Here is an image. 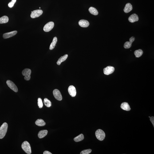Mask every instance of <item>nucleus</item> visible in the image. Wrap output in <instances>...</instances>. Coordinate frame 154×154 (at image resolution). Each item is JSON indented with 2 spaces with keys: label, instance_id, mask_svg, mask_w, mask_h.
Wrapping results in <instances>:
<instances>
[{
  "label": "nucleus",
  "instance_id": "nucleus-1",
  "mask_svg": "<svg viewBox=\"0 0 154 154\" xmlns=\"http://www.w3.org/2000/svg\"><path fill=\"white\" fill-rule=\"evenodd\" d=\"M8 127L7 123L4 122L0 127V139H2L4 137L7 132Z\"/></svg>",
  "mask_w": 154,
  "mask_h": 154
},
{
  "label": "nucleus",
  "instance_id": "nucleus-2",
  "mask_svg": "<svg viewBox=\"0 0 154 154\" xmlns=\"http://www.w3.org/2000/svg\"><path fill=\"white\" fill-rule=\"evenodd\" d=\"M21 148L25 152L28 154L32 153L31 148L30 144L27 141L24 142L21 145Z\"/></svg>",
  "mask_w": 154,
  "mask_h": 154
},
{
  "label": "nucleus",
  "instance_id": "nucleus-3",
  "mask_svg": "<svg viewBox=\"0 0 154 154\" xmlns=\"http://www.w3.org/2000/svg\"><path fill=\"white\" fill-rule=\"evenodd\" d=\"M95 135L97 138L100 141L104 140L105 137V132L101 129H98L96 131Z\"/></svg>",
  "mask_w": 154,
  "mask_h": 154
},
{
  "label": "nucleus",
  "instance_id": "nucleus-4",
  "mask_svg": "<svg viewBox=\"0 0 154 154\" xmlns=\"http://www.w3.org/2000/svg\"><path fill=\"white\" fill-rule=\"evenodd\" d=\"M31 70L30 69L26 68L24 69L22 71L23 75L25 76L24 79L26 81H29L31 78Z\"/></svg>",
  "mask_w": 154,
  "mask_h": 154
},
{
  "label": "nucleus",
  "instance_id": "nucleus-5",
  "mask_svg": "<svg viewBox=\"0 0 154 154\" xmlns=\"http://www.w3.org/2000/svg\"><path fill=\"white\" fill-rule=\"evenodd\" d=\"M30 16L32 18H35L41 16L43 13V11L41 10H37L31 12Z\"/></svg>",
  "mask_w": 154,
  "mask_h": 154
},
{
  "label": "nucleus",
  "instance_id": "nucleus-6",
  "mask_svg": "<svg viewBox=\"0 0 154 154\" xmlns=\"http://www.w3.org/2000/svg\"><path fill=\"white\" fill-rule=\"evenodd\" d=\"M54 26V22L52 21L49 22L47 24L44 26L43 29V30L45 32H49L53 29Z\"/></svg>",
  "mask_w": 154,
  "mask_h": 154
},
{
  "label": "nucleus",
  "instance_id": "nucleus-7",
  "mask_svg": "<svg viewBox=\"0 0 154 154\" xmlns=\"http://www.w3.org/2000/svg\"><path fill=\"white\" fill-rule=\"evenodd\" d=\"M6 83L9 87L15 92H18V90L16 86L10 80H8L6 81Z\"/></svg>",
  "mask_w": 154,
  "mask_h": 154
},
{
  "label": "nucleus",
  "instance_id": "nucleus-8",
  "mask_svg": "<svg viewBox=\"0 0 154 154\" xmlns=\"http://www.w3.org/2000/svg\"><path fill=\"white\" fill-rule=\"evenodd\" d=\"M115 69L113 67L108 66L103 69L104 73L106 75H108L113 73Z\"/></svg>",
  "mask_w": 154,
  "mask_h": 154
},
{
  "label": "nucleus",
  "instance_id": "nucleus-9",
  "mask_svg": "<svg viewBox=\"0 0 154 154\" xmlns=\"http://www.w3.org/2000/svg\"><path fill=\"white\" fill-rule=\"evenodd\" d=\"M53 95L55 98L59 101H61L62 99V97L60 91L57 89H55L53 91Z\"/></svg>",
  "mask_w": 154,
  "mask_h": 154
},
{
  "label": "nucleus",
  "instance_id": "nucleus-10",
  "mask_svg": "<svg viewBox=\"0 0 154 154\" xmlns=\"http://www.w3.org/2000/svg\"><path fill=\"white\" fill-rule=\"evenodd\" d=\"M68 91L69 94L72 97H75L76 96V92L75 88L73 85H71L68 88Z\"/></svg>",
  "mask_w": 154,
  "mask_h": 154
},
{
  "label": "nucleus",
  "instance_id": "nucleus-11",
  "mask_svg": "<svg viewBox=\"0 0 154 154\" xmlns=\"http://www.w3.org/2000/svg\"><path fill=\"white\" fill-rule=\"evenodd\" d=\"M135 38L134 37H132L130 39V41H127L126 42L124 45V47L125 49H129L132 46V44L135 40Z\"/></svg>",
  "mask_w": 154,
  "mask_h": 154
},
{
  "label": "nucleus",
  "instance_id": "nucleus-12",
  "mask_svg": "<svg viewBox=\"0 0 154 154\" xmlns=\"http://www.w3.org/2000/svg\"><path fill=\"white\" fill-rule=\"evenodd\" d=\"M17 32L16 31H13L7 33H4L3 35V37L4 39H7L15 36Z\"/></svg>",
  "mask_w": 154,
  "mask_h": 154
},
{
  "label": "nucleus",
  "instance_id": "nucleus-13",
  "mask_svg": "<svg viewBox=\"0 0 154 154\" xmlns=\"http://www.w3.org/2000/svg\"><path fill=\"white\" fill-rule=\"evenodd\" d=\"M128 20L130 22L133 23L138 21L139 17L137 14H134L130 16Z\"/></svg>",
  "mask_w": 154,
  "mask_h": 154
},
{
  "label": "nucleus",
  "instance_id": "nucleus-14",
  "mask_svg": "<svg viewBox=\"0 0 154 154\" xmlns=\"http://www.w3.org/2000/svg\"><path fill=\"white\" fill-rule=\"evenodd\" d=\"M79 24L80 26L83 28L88 27L89 25V21L84 20H81L79 21Z\"/></svg>",
  "mask_w": 154,
  "mask_h": 154
},
{
  "label": "nucleus",
  "instance_id": "nucleus-15",
  "mask_svg": "<svg viewBox=\"0 0 154 154\" xmlns=\"http://www.w3.org/2000/svg\"><path fill=\"white\" fill-rule=\"evenodd\" d=\"M133 8L131 4L130 3H127L124 7V11L125 13H129L132 10Z\"/></svg>",
  "mask_w": 154,
  "mask_h": 154
},
{
  "label": "nucleus",
  "instance_id": "nucleus-16",
  "mask_svg": "<svg viewBox=\"0 0 154 154\" xmlns=\"http://www.w3.org/2000/svg\"><path fill=\"white\" fill-rule=\"evenodd\" d=\"M121 108L124 110L127 111H130L131 108L128 103L124 102L122 103L120 106Z\"/></svg>",
  "mask_w": 154,
  "mask_h": 154
},
{
  "label": "nucleus",
  "instance_id": "nucleus-17",
  "mask_svg": "<svg viewBox=\"0 0 154 154\" xmlns=\"http://www.w3.org/2000/svg\"><path fill=\"white\" fill-rule=\"evenodd\" d=\"M48 133V131L47 130H43L40 131L38 134V137L39 138H42L46 136Z\"/></svg>",
  "mask_w": 154,
  "mask_h": 154
},
{
  "label": "nucleus",
  "instance_id": "nucleus-18",
  "mask_svg": "<svg viewBox=\"0 0 154 154\" xmlns=\"http://www.w3.org/2000/svg\"><path fill=\"white\" fill-rule=\"evenodd\" d=\"M68 57V55L67 54H65L63 56H62L57 61V65H60L61 63L65 61L66 60Z\"/></svg>",
  "mask_w": 154,
  "mask_h": 154
},
{
  "label": "nucleus",
  "instance_id": "nucleus-19",
  "mask_svg": "<svg viewBox=\"0 0 154 154\" xmlns=\"http://www.w3.org/2000/svg\"><path fill=\"white\" fill-rule=\"evenodd\" d=\"M35 124L38 126H44L46 124V123L42 119H38L35 122Z\"/></svg>",
  "mask_w": 154,
  "mask_h": 154
},
{
  "label": "nucleus",
  "instance_id": "nucleus-20",
  "mask_svg": "<svg viewBox=\"0 0 154 154\" xmlns=\"http://www.w3.org/2000/svg\"><path fill=\"white\" fill-rule=\"evenodd\" d=\"M57 38L56 37H55L53 39V41H52L51 43L50 47H49V49L50 50H53L54 49L55 47L56 43H57Z\"/></svg>",
  "mask_w": 154,
  "mask_h": 154
},
{
  "label": "nucleus",
  "instance_id": "nucleus-21",
  "mask_svg": "<svg viewBox=\"0 0 154 154\" xmlns=\"http://www.w3.org/2000/svg\"><path fill=\"white\" fill-rule=\"evenodd\" d=\"M89 10L90 13L96 16L98 14V12L95 8L91 7L89 8Z\"/></svg>",
  "mask_w": 154,
  "mask_h": 154
},
{
  "label": "nucleus",
  "instance_id": "nucleus-22",
  "mask_svg": "<svg viewBox=\"0 0 154 154\" xmlns=\"http://www.w3.org/2000/svg\"><path fill=\"white\" fill-rule=\"evenodd\" d=\"M8 21V17L7 16H4L0 18V24L7 23Z\"/></svg>",
  "mask_w": 154,
  "mask_h": 154
},
{
  "label": "nucleus",
  "instance_id": "nucleus-23",
  "mask_svg": "<svg viewBox=\"0 0 154 154\" xmlns=\"http://www.w3.org/2000/svg\"><path fill=\"white\" fill-rule=\"evenodd\" d=\"M143 51L141 49H139L136 50L134 52V54L136 57H139L142 55L143 54Z\"/></svg>",
  "mask_w": 154,
  "mask_h": 154
},
{
  "label": "nucleus",
  "instance_id": "nucleus-24",
  "mask_svg": "<svg viewBox=\"0 0 154 154\" xmlns=\"http://www.w3.org/2000/svg\"><path fill=\"white\" fill-rule=\"evenodd\" d=\"M84 138L83 135V134H81L77 137L74 138V140L75 142H79L81 141L82 140H83Z\"/></svg>",
  "mask_w": 154,
  "mask_h": 154
},
{
  "label": "nucleus",
  "instance_id": "nucleus-25",
  "mask_svg": "<svg viewBox=\"0 0 154 154\" xmlns=\"http://www.w3.org/2000/svg\"><path fill=\"white\" fill-rule=\"evenodd\" d=\"M44 103L45 105L47 107H50L51 106V103L50 100L45 98L44 100Z\"/></svg>",
  "mask_w": 154,
  "mask_h": 154
},
{
  "label": "nucleus",
  "instance_id": "nucleus-26",
  "mask_svg": "<svg viewBox=\"0 0 154 154\" xmlns=\"http://www.w3.org/2000/svg\"><path fill=\"white\" fill-rule=\"evenodd\" d=\"M38 105L39 108H42L43 106V104L42 99L41 98H39L38 99Z\"/></svg>",
  "mask_w": 154,
  "mask_h": 154
},
{
  "label": "nucleus",
  "instance_id": "nucleus-27",
  "mask_svg": "<svg viewBox=\"0 0 154 154\" xmlns=\"http://www.w3.org/2000/svg\"><path fill=\"white\" fill-rule=\"evenodd\" d=\"M92 150L91 149L84 150L80 153L81 154H89L91 153Z\"/></svg>",
  "mask_w": 154,
  "mask_h": 154
},
{
  "label": "nucleus",
  "instance_id": "nucleus-28",
  "mask_svg": "<svg viewBox=\"0 0 154 154\" xmlns=\"http://www.w3.org/2000/svg\"><path fill=\"white\" fill-rule=\"evenodd\" d=\"M16 1V0H12L11 2L9 3L8 6L10 8H12L14 6L15 4Z\"/></svg>",
  "mask_w": 154,
  "mask_h": 154
},
{
  "label": "nucleus",
  "instance_id": "nucleus-29",
  "mask_svg": "<svg viewBox=\"0 0 154 154\" xmlns=\"http://www.w3.org/2000/svg\"><path fill=\"white\" fill-rule=\"evenodd\" d=\"M150 120L151 122L152 123L153 125V126H154V116H152V117H150Z\"/></svg>",
  "mask_w": 154,
  "mask_h": 154
},
{
  "label": "nucleus",
  "instance_id": "nucleus-30",
  "mask_svg": "<svg viewBox=\"0 0 154 154\" xmlns=\"http://www.w3.org/2000/svg\"><path fill=\"white\" fill-rule=\"evenodd\" d=\"M43 154H52L49 151H44L43 152Z\"/></svg>",
  "mask_w": 154,
  "mask_h": 154
},
{
  "label": "nucleus",
  "instance_id": "nucleus-31",
  "mask_svg": "<svg viewBox=\"0 0 154 154\" xmlns=\"http://www.w3.org/2000/svg\"><path fill=\"white\" fill-rule=\"evenodd\" d=\"M39 9H40V8H41V7H39Z\"/></svg>",
  "mask_w": 154,
  "mask_h": 154
},
{
  "label": "nucleus",
  "instance_id": "nucleus-32",
  "mask_svg": "<svg viewBox=\"0 0 154 154\" xmlns=\"http://www.w3.org/2000/svg\"><path fill=\"white\" fill-rule=\"evenodd\" d=\"M149 118H150V116H149Z\"/></svg>",
  "mask_w": 154,
  "mask_h": 154
}]
</instances>
